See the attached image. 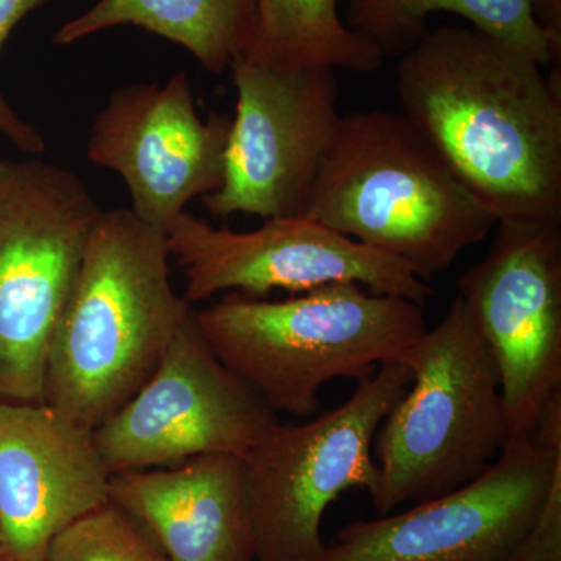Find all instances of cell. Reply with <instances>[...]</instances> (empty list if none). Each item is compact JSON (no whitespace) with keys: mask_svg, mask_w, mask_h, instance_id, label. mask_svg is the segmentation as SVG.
Listing matches in <instances>:
<instances>
[{"mask_svg":"<svg viewBox=\"0 0 561 561\" xmlns=\"http://www.w3.org/2000/svg\"><path fill=\"white\" fill-rule=\"evenodd\" d=\"M402 114L497 221H561V70L472 27L427 33L397 70Z\"/></svg>","mask_w":561,"mask_h":561,"instance_id":"6da1fadb","label":"cell"},{"mask_svg":"<svg viewBox=\"0 0 561 561\" xmlns=\"http://www.w3.org/2000/svg\"><path fill=\"white\" fill-rule=\"evenodd\" d=\"M171 260L165 234L131 208L102 209L51 341L46 404L94 431L149 381L194 312Z\"/></svg>","mask_w":561,"mask_h":561,"instance_id":"7a4b0ae2","label":"cell"},{"mask_svg":"<svg viewBox=\"0 0 561 561\" xmlns=\"http://www.w3.org/2000/svg\"><path fill=\"white\" fill-rule=\"evenodd\" d=\"M206 345L273 413L308 420L334 379L370 378L426 332L423 306L335 283L283 301L230 291L194 312Z\"/></svg>","mask_w":561,"mask_h":561,"instance_id":"3957f363","label":"cell"},{"mask_svg":"<svg viewBox=\"0 0 561 561\" xmlns=\"http://www.w3.org/2000/svg\"><path fill=\"white\" fill-rule=\"evenodd\" d=\"M302 217L430 283L497 225L405 114L342 116Z\"/></svg>","mask_w":561,"mask_h":561,"instance_id":"277c9868","label":"cell"},{"mask_svg":"<svg viewBox=\"0 0 561 561\" xmlns=\"http://www.w3.org/2000/svg\"><path fill=\"white\" fill-rule=\"evenodd\" d=\"M398 364L412 381L373 442L381 515L474 481L505 442L500 373L459 295Z\"/></svg>","mask_w":561,"mask_h":561,"instance_id":"5b68a950","label":"cell"},{"mask_svg":"<svg viewBox=\"0 0 561 561\" xmlns=\"http://www.w3.org/2000/svg\"><path fill=\"white\" fill-rule=\"evenodd\" d=\"M101 213L69 169L0 160V402H44L51 341Z\"/></svg>","mask_w":561,"mask_h":561,"instance_id":"8992f818","label":"cell"},{"mask_svg":"<svg viewBox=\"0 0 561 561\" xmlns=\"http://www.w3.org/2000/svg\"><path fill=\"white\" fill-rule=\"evenodd\" d=\"M411 381L404 365L383 364L334 411L265 431L245 456L254 561L323 559L324 512L345 491H375L373 442Z\"/></svg>","mask_w":561,"mask_h":561,"instance_id":"52a82bcc","label":"cell"},{"mask_svg":"<svg viewBox=\"0 0 561 561\" xmlns=\"http://www.w3.org/2000/svg\"><path fill=\"white\" fill-rule=\"evenodd\" d=\"M238 91L221 186L202 198L219 219L301 216L342 116L337 79L328 68L232 61Z\"/></svg>","mask_w":561,"mask_h":561,"instance_id":"ba28073f","label":"cell"},{"mask_svg":"<svg viewBox=\"0 0 561 561\" xmlns=\"http://www.w3.org/2000/svg\"><path fill=\"white\" fill-rule=\"evenodd\" d=\"M459 297L500 373L505 442L534 435L561 394V221H497Z\"/></svg>","mask_w":561,"mask_h":561,"instance_id":"9c48e42d","label":"cell"},{"mask_svg":"<svg viewBox=\"0 0 561 561\" xmlns=\"http://www.w3.org/2000/svg\"><path fill=\"white\" fill-rule=\"evenodd\" d=\"M165 238L186 279L183 298L190 305L224 291L267 298L273 290L301 294L335 283L420 306L435 294L401 261L302 216L275 217L257 230L238 232L214 228L186 210Z\"/></svg>","mask_w":561,"mask_h":561,"instance_id":"30bf717a","label":"cell"},{"mask_svg":"<svg viewBox=\"0 0 561 561\" xmlns=\"http://www.w3.org/2000/svg\"><path fill=\"white\" fill-rule=\"evenodd\" d=\"M275 413L206 345L194 312L153 376L92 431L111 474L210 454L245 459Z\"/></svg>","mask_w":561,"mask_h":561,"instance_id":"8fae6325","label":"cell"},{"mask_svg":"<svg viewBox=\"0 0 561 561\" xmlns=\"http://www.w3.org/2000/svg\"><path fill=\"white\" fill-rule=\"evenodd\" d=\"M560 463L561 440L508 443L467 485L350 524L321 561H502L537 518Z\"/></svg>","mask_w":561,"mask_h":561,"instance_id":"7c38bea8","label":"cell"},{"mask_svg":"<svg viewBox=\"0 0 561 561\" xmlns=\"http://www.w3.org/2000/svg\"><path fill=\"white\" fill-rule=\"evenodd\" d=\"M231 117L198 114L186 72L111 94L87 140L92 164L117 173L140 220L168 234L195 198L221 186Z\"/></svg>","mask_w":561,"mask_h":561,"instance_id":"4fadbf2b","label":"cell"},{"mask_svg":"<svg viewBox=\"0 0 561 561\" xmlns=\"http://www.w3.org/2000/svg\"><path fill=\"white\" fill-rule=\"evenodd\" d=\"M92 431L46 402H0V545L46 561L51 540L111 501Z\"/></svg>","mask_w":561,"mask_h":561,"instance_id":"5bb4252c","label":"cell"},{"mask_svg":"<svg viewBox=\"0 0 561 561\" xmlns=\"http://www.w3.org/2000/svg\"><path fill=\"white\" fill-rule=\"evenodd\" d=\"M111 501L130 513L169 561H254L249 468L210 454L171 467L117 472Z\"/></svg>","mask_w":561,"mask_h":561,"instance_id":"9a60e30c","label":"cell"},{"mask_svg":"<svg viewBox=\"0 0 561 561\" xmlns=\"http://www.w3.org/2000/svg\"><path fill=\"white\" fill-rule=\"evenodd\" d=\"M256 0H99L58 28L55 46L133 25L171 41L194 55L214 76L231 68L249 50Z\"/></svg>","mask_w":561,"mask_h":561,"instance_id":"2e32d148","label":"cell"},{"mask_svg":"<svg viewBox=\"0 0 561 561\" xmlns=\"http://www.w3.org/2000/svg\"><path fill=\"white\" fill-rule=\"evenodd\" d=\"M435 13L459 14L476 31L519 47L542 68L549 65L548 43L531 16L530 0H346L342 18L386 57L415 47L431 32L427 20Z\"/></svg>","mask_w":561,"mask_h":561,"instance_id":"e0dca14e","label":"cell"},{"mask_svg":"<svg viewBox=\"0 0 561 561\" xmlns=\"http://www.w3.org/2000/svg\"><path fill=\"white\" fill-rule=\"evenodd\" d=\"M247 57L280 68H328L373 73L383 55L346 27L339 0H256Z\"/></svg>","mask_w":561,"mask_h":561,"instance_id":"ac0fdd59","label":"cell"},{"mask_svg":"<svg viewBox=\"0 0 561 561\" xmlns=\"http://www.w3.org/2000/svg\"><path fill=\"white\" fill-rule=\"evenodd\" d=\"M46 561H169L160 545L113 501L81 516L51 540Z\"/></svg>","mask_w":561,"mask_h":561,"instance_id":"d6986e66","label":"cell"},{"mask_svg":"<svg viewBox=\"0 0 561 561\" xmlns=\"http://www.w3.org/2000/svg\"><path fill=\"white\" fill-rule=\"evenodd\" d=\"M49 2L51 0H0V54L18 24L33 11L43 9ZM0 136L22 153L38 157L46 151V139L35 125L20 116L18 111L7 102L2 84H0Z\"/></svg>","mask_w":561,"mask_h":561,"instance_id":"ffe728a7","label":"cell"},{"mask_svg":"<svg viewBox=\"0 0 561 561\" xmlns=\"http://www.w3.org/2000/svg\"><path fill=\"white\" fill-rule=\"evenodd\" d=\"M502 561H561V463L537 518Z\"/></svg>","mask_w":561,"mask_h":561,"instance_id":"44dd1931","label":"cell"},{"mask_svg":"<svg viewBox=\"0 0 561 561\" xmlns=\"http://www.w3.org/2000/svg\"><path fill=\"white\" fill-rule=\"evenodd\" d=\"M530 10L548 43L549 62L561 70V0H530Z\"/></svg>","mask_w":561,"mask_h":561,"instance_id":"7402d4cb","label":"cell"},{"mask_svg":"<svg viewBox=\"0 0 561 561\" xmlns=\"http://www.w3.org/2000/svg\"><path fill=\"white\" fill-rule=\"evenodd\" d=\"M0 561H14L11 559L10 553L2 548V546H0Z\"/></svg>","mask_w":561,"mask_h":561,"instance_id":"603a6c76","label":"cell"},{"mask_svg":"<svg viewBox=\"0 0 561 561\" xmlns=\"http://www.w3.org/2000/svg\"><path fill=\"white\" fill-rule=\"evenodd\" d=\"M0 546H2V545H0Z\"/></svg>","mask_w":561,"mask_h":561,"instance_id":"cb8c5ba5","label":"cell"}]
</instances>
